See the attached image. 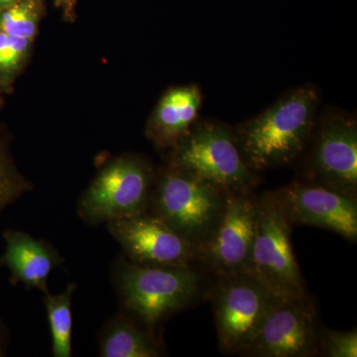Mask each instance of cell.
<instances>
[{"instance_id": "7c38bea8", "label": "cell", "mask_w": 357, "mask_h": 357, "mask_svg": "<svg viewBox=\"0 0 357 357\" xmlns=\"http://www.w3.org/2000/svg\"><path fill=\"white\" fill-rule=\"evenodd\" d=\"M307 181L357 199V126L354 119L333 116L317 132Z\"/></svg>"}, {"instance_id": "52a82bcc", "label": "cell", "mask_w": 357, "mask_h": 357, "mask_svg": "<svg viewBox=\"0 0 357 357\" xmlns=\"http://www.w3.org/2000/svg\"><path fill=\"white\" fill-rule=\"evenodd\" d=\"M206 296L213 304L220 351L243 356L252 344L274 296L248 274L215 278Z\"/></svg>"}, {"instance_id": "4fadbf2b", "label": "cell", "mask_w": 357, "mask_h": 357, "mask_svg": "<svg viewBox=\"0 0 357 357\" xmlns=\"http://www.w3.org/2000/svg\"><path fill=\"white\" fill-rule=\"evenodd\" d=\"M2 236L6 250L0 256V267L9 270L11 283L48 294L49 276L64 262L57 249L20 230L7 229Z\"/></svg>"}, {"instance_id": "2e32d148", "label": "cell", "mask_w": 357, "mask_h": 357, "mask_svg": "<svg viewBox=\"0 0 357 357\" xmlns=\"http://www.w3.org/2000/svg\"><path fill=\"white\" fill-rule=\"evenodd\" d=\"M76 289V284L70 283L58 295L45 294L43 302L50 326L52 351L55 357L72 356V299Z\"/></svg>"}, {"instance_id": "30bf717a", "label": "cell", "mask_w": 357, "mask_h": 357, "mask_svg": "<svg viewBox=\"0 0 357 357\" xmlns=\"http://www.w3.org/2000/svg\"><path fill=\"white\" fill-rule=\"evenodd\" d=\"M129 260L143 266H198V249L149 211L107 223Z\"/></svg>"}, {"instance_id": "7a4b0ae2", "label": "cell", "mask_w": 357, "mask_h": 357, "mask_svg": "<svg viewBox=\"0 0 357 357\" xmlns=\"http://www.w3.org/2000/svg\"><path fill=\"white\" fill-rule=\"evenodd\" d=\"M203 270L197 266H143L121 260L115 285L122 307L149 330L203 297Z\"/></svg>"}, {"instance_id": "6da1fadb", "label": "cell", "mask_w": 357, "mask_h": 357, "mask_svg": "<svg viewBox=\"0 0 357 357\" xmlns=\"http://www.w3.org/2000/svg\"><path fill=\"white\" fill-rule=\"evenodd\" d=\"M319 96L303 86L244 122L234 131L241 156L253 172L289 165L312 139Z\"/></svg>"}, {"instance_id": "3957f363", "label": "cell", "mask_w": 357, "mask_h": 357, "mask_svg": "<svg viewBox=\"0 0 357 357\" xmlns=\"http://www.w3.org/2000/svg\"><path fill=\"white\" fill-rule=\"evenodd\" d=\"M227 192L169 165L154 180L147 211L199 249L220 222Z\"/></svg>"}, {"instance_id": "9a60e30c", "label": "cell", "mask_w": 357, "mask_h": 357, "mask_svg": "<svg viewBox=\"0 0 357 357\" xmlns=\"http://www.w3.org/2000/svg\"><path fill=\"white\" fill-rule=\"evenodd\" d=\"M100 356L103 357H158L161 344L154 331L145 328L130 316L110 321L100 337Z\"/></svg>"}, {"instance_id": "44dd1931", "label": "cell", "mask_w": 357, "mask_h": 357, "mask_svg": "<svg viewBox=\"0 0 357 357\" xmlns=\"http://www.w3.org/2000/svg\"><path fill=\"white\" fill-rule=\"evenodd\" d=\"M54 6L67 21H74L76 18L77 0H53Z\"/></svg>"}, {"instance_id": "ba28073f", "label": "cell", "mask_w": 357, "mask_h": 357, "mask_svg": "<svg viewBox=\"0 0 357 357\" xmlns=\"http://www.w3.org/2000/svg\"><path fill=\"white\" fill-rule=\"evenodd\" d=\"M258 195L227 192L222 218L210 238L198 249L202 269L215 276L248 274L257 220Z\"/></svg>"}, {"instance_id": "cb8c5ba5", "label": "cell", "mask_w": 357, "mask_h": 357, "mask_svg": "<svg viewBox=\"0 0 357 357\" xmlns=\"http://www.w3.org/2000/svg\"><path fill=\"white\" fill-rule=\"evenodd\" d=\"M2 93L1 89H0V93ZM0 105H1V96H0Z\"/></svg>"}, {"instance_id": "e0dca14e", "label": "cell", "mask_w": 357, "mask_h": 357, "mask_svg": "<svg viewBox=\"0 0 357 357\" xmlns=\"http://www.w3.org/2000/svg\"><path fill=\"white\" fill-rule=\"evenodd\" d=\"M31 190V183L14 161L8 133L0 124V215Z\"/></svg>"}, {"instance_id": "8992f818", "label": "cell", "mask_w": 357, "mask_h": 357, "mask_svg": "<svg viewBox=\"0 0 357 357\" xmlns=\"http://www.w3.org/2000/svg\"><path fill=\"white\" fill-rule=\"evenodd\" d=\"M154 174L145 160L117 157L98 172L77 204L79 218L91 225L132 217L149 206Z\"/></svg>"}, {"instance_id": "5b68a950", "label": "cell", "mask_w": 357, "mask_h": 357, "mask_svg": "<svg viewBox=\"0 0 357 357\" xmlns=\"http://www.w3.org/2000/svg\"><path fill=\"white\" fill-rule=\"evenodd\" d=\"M170 165L227 192L252 191L258 183L241 156L234 131L218 122L195 123L172 149Z\"/></svg>"}, {"instance_id": "277c9868", "label": "cell", "mask_w": 357, "mask_h": 357, "mask_svg": "<svg viewBox=\"0 0 357 357\" xmlns=\"http://www.w3.org/2000/svg\"><path fill=\"white\" fill-rule=\"evenodd\" d=\"M288 222L273 192L258 196L255 243L248 274L278 299L307 296L291 241Z\"/></svg>"}, {"instance_id": "9c48e42d", "label": "cell", "mask_w": 357, "mask_h": 357, "mask_svg": "<svg viewBox=\"0 0 357 357\" xmlns=\"http://www.w3.org/2000/svg\"><path fill=\"white\" fill-rule=\"evenodd\" d=\"M318 312L314 301L274 298L243 356L255 357H310L319 354Z\"/></svg>"}, {"instance_id": "8fae6325", "label": "cell", "mask_w": 357, "mask_h": 357, "mask_svg": "<svg viewBox=\"0 0 357 357\" xmlns=\"http://www.w3.org/2000/svg\"><path fill=\"white\" fill-rule=\"evenodd\" d=\"M272 192L292 227H321L356 243L357 199L309 181Z\"/></svg>"}, {"instance_id": "ac0fdd59", "label": "cell", "mask_w": 357, "mask_h": 357, "mask_svg": "<svg viewBox=\"0 0 357 357\" xmlns=\"http://www.w3.org/2000/svg\"><path fill=\"white\" fill-rule=\"evenodd\" d=\"M44 11V0H16L0 10V30L34 41Z\"/></svg>"}, {"instance_id": "ffe728a7", "label": "cell", "mask_w": 357, "mask_h": 357, "mask_svg": "<svg viewBox=\"0 0 357 357\" xmlns=\"http://www.w3.org/2000/svg\"><path fill=\"white\" fill-rule=\"evenodd\" d=\"M319 354L328 357H356L357 331H321Z\"/></svg>"}, {"instance_id": "7402d4cb", "label": "cell", "mask_w": 357, "mask_h": 357, "mask_svg": "<svg viewBox=\"0 0 357 357\" xmlns=\"http://www.w3.org/2000/svg\"><path fill=\"white\" fill-rule=\"evenodd\" d=\"M16 0H0V10L1 9L6 8V6H8L9 4L13 3Z\"/></svg>"}, {"instance_id": "603a6c76", "label": "cell", "mask_w": 357, "mask_h": 357, "mask_svg": "<svg viewBox=\"0 0 357 357\" xmlns=\"http://www.w3.org/2000/svg\"><path fill=\"white\" fill-rule=\"evenodd\" d=\"M4 356L3 345L0 342V356Z\"/></svg>"}, {"instance_id": "5bb4252c", "label": "cell", "mask_w": 357, "mask_h": 357, "mask_svg": "<svg viewBox=\"0 0 357 357\" xmlns=\"http://www.w3.org/2000/svg\"><path fill=\"white\" fill-rule=\"evenodd\" d=\"M203 96L197 84L176 86L160 98L147 135L160 149H174L196 123Z\"/></svg>"}, {"instance_id": "d6986e66", "label": "cell", "mask_w": 357, "mask_h": 357, "mask_svg": "<svg viewBox=\"0 0 357 357\" xmlns=\"http://www.w3.org/2000/svg\"><path fill=\"white\" fill-rule=\"evenodd\" d=\"M33 42L11 36L0 30V89L8 93L13 89L16 77L24 67Z\"/></svg>"}]
</instances>
